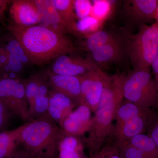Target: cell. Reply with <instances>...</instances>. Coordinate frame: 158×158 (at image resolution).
<instances>
[{
    "label": "cell",
    "instance_id": "obj_1",
    "mask_svg": "<svg viewBox=\"0 0 158 158\" xmlns=\"http://www.w3.org/2000/svg\"><path fill=\"white\" fill-rule=\"evenodd\" d=\"M8 29L19 43L30 62L35 65H44L76 51L73 43L65 34H58L39 25L23 27L12 22Z\"/></svg>",
    "mask_w": 158,
    "mask_h": 158
},
{
    "label": "cell",
    "instance_id": "obj_2",
    "mask_svg": "<svg viewBox=\"0 0 158 158\" xmlns=\"http://www.w3.org/2000/svg\"><path fill=\"white\" fill-rule=\"evenodd\" d=\"M124 76L120 73L108 76L86 140L90 155L99 151L112 132L113 122L124 99Z\"/></svg>",
    "mask_w": 158,
    "mask_h": 158
},
{
    "label": "cell",
    "instance_id": "obj_3",
    "mask_svg": "<svg viewBox=\"0 0 158 158\" xmlns=\"http://www.w3.org/2000/svg\"><path fill=\"white\" fill-rule=\"evenodd\" d=\"M66 135L48 116L25 123L19 138L22 152L30 158H56L60 142Z\"/></svg>",
    "mask_w": 158,
    "mask_h": 158
},
{
    "label": "cell",
    "instance_id": "obj_4",
    "mask_svg": "<svg viewBox=\"0 0 158 158\" xmlns=\"http://www.w3.org/2000/svg\"><path fill=\"white\" fill-rule=\"evenodd\" d=\"M123 90L125 100L146 109L158 106V87L150 67L125 75Z\"/></svg>",
    "mask_w": 158,
    "mask_h": 158
},
{
    "label": "cell",
    "instance_id": "obj_5",
    "mask_svg": "<svg viewBox=\"0 0 158 158\" xmlns=\"http://www.w3.org/2000/svg\"><path fill=\"white\" fill-rule=\"evenodd\" d=\"M158 53V24L141 26L131 39L129 59L133 70L150 67Z\"/></svg>",
    "mask_w": 158,
    "mask_h": 158
},
{
    "label": "cell",
    "instance_id": "obj_6",
    "mask_svg": "<svg viewBox=\"0 0 158 158\" xmlns=\"http://www.w3.org/2000/svg\"><path fill=\"white\" fill-rule=\"evenodd\" d=\"M0 100L13 115L23 121H33L29 113L23 82L19 79L0 78Z\"/></svg>",
    "mask_w": 158,
    "mask_h": 158
},
{
    "label": "cell",
    "instance_id": "obj_7",
    "mask_svg": "<svg viewBox=\"0 0 158 158\" xmlns=\"http://www.w3.org/2000/svg\"><path fill=\"white\" fill-rule=\"evenodd\" d=\"M132 35L129 31L90 53L89 57L97 65L106 66L110 64L119 65L129 61L130 44Z\"/></svg>",
    "mask_w": 158,
    "mask_h": 158
},
{
    "label": "cell",
    "instance_id": "obj_8",
    "mask_svg": "<svg viewBox=\"0 0 158 158\" xmlns=\"http://www.w3.org/2000/svg\"><path fill=\"white\" fill-rule=\"evenodd\" d=\"M158 0H126L123 2L122 14L127 25L130 28L139 27L156 19Z\"/></svg>",
    "mask_w": 158,
    "mask_h": 158
},
{
    "label": "cell",
    "instance_id": "obj_9",
    "mask_svg": "<svg viewBox=\"0 0 158 158\" xmlns=\"http://www.w3.org/2000/svg\"><path fill=\"white\" fill-rule=\"evenodd\" d=\"M109 75L98 68L80 76L81 102L92 113L96 111Z\"/></svg>",
    "mask_w": 158,
    "mask_h": 158
},
{
    "label": "cell",
    "instance_id": "obj_10",
    "mask_svg": "<svg viewBox=\"0 0 158 158\" xmlns=\"http://www.w3.org/2000/svg\"><path fill=\"white\" fill-rule=\"evenodd\" d=\"M98 68L89 56L84 58L65 55L56 59L53 65L52 73L80 77Z\"/></svg>",
    "mask_w": 158,
    "mask_h": 158
},
{
    "label": "cell",
    "instance_id": "obj_11",
    "mask_svg": "<svg viewBox=\"0 0 158 158\" xmlns=\"http://www.w3.org/2000/svg\"><path fill=\"white\" fill-rule=\"evenodd\" d=\"M92 113L86 105H79L65 118L61 126L65 135L77 137L89 132L92 125Z\"/></svg>",
    "mask_w": 158,
    "mask_h": 158
},
{
    "label": "cell",
    "instance_id": "obj_12",
    "mask_svg": "<svg viewBox=\"0 0 158 158\" xmlns=\"http://www.w3.org/2000/svg\"><path fill=\"white\" fill-rule=\"evenodd\" d=\"M10 13L13 23L28 27L39 24L40 16L35 0H13Z\"/></svg>",
    "mask_w": 158,
    "mask_h": 158
},
{
    "label": "cell",
    "instance_id": "obj_13",
    "mask_svg": "<svg viewBox=\"0 0 158 158\" xmlns=\"http://www.w3.org/2000/svg\"><path fill=\"white\" fill-rule=\"evenodd\" d=\"M152 111L149 114L131 117L115 124V143L119 145L128 142L135 136L145 133L148 119Z\"/></svg>",
    "mask_w": 158,
    "mask_h": 158
},
{
    "label": "cell",
    "instance_id": "obj_14",
    "mask_svg": "<svg viewBox=\"0 0 158 158\" xmlns=\"http://www.w3.org/2000/svg\"><path fill=\"white\" fill-rule=\"evenodd\" d=\"M48 84L54 91L69 98L77 105L81 102L80 77L69 76L49 73Z\"/></svg>",
    "mask_w": 158,
    "mask_h": 158
},
{
    "label": "cell",
    "instance_id": "obj_15",
    "mask_svg": "<svg viewBox=\"0 0 158 158\" xmlns=\"http://www.w3.org/2000/svg\"><path fill=\"white\" fill-rule=\"evenodd\" d=\"M77 104L64 94L53 91L49 92L48 116L61 127L64 120Z\"/></svg>",
    "mask_w": 158,
    "mask_h": 158
},
{
    "label": "cell",
    "instance_id": "obj_16",
    "mask_svg": "<svg viewBox=\"0 0 158 158\" xmlns=\"http://www.w3.org/2000/svg\"><path fill=\"white\" fill-rule=\"evenodd\" d=\"M39 11V25L58 33L65 34L67 32L59 16L53 0H35Z\"/></svg>",
    "mask_w": 158,
    "mask_h": 158
},
{
    "label": "cell",
    "instance_id": "obj_17",
    "mask_svg": "<svg viewBox=\"0 0 158 158\" xmlns=\"http://www.w3.org/2000/svg\"><path fill=\"white\" fill-rule=\"evenodd\" d=\"M25 125L0 132V158H14L20 153L19 136Z\"/></svg>",
    "mask_w": 158,
    "mask_h": 158
},
{
    "label": "cell",
    "instance_id": "obj_18",
    "mask_svg": "<svg viewBox=\"0 0 158 158\" xmlns=\"http://www.w3.org/2000/svg\"><path fill=\"white\" fill-rule=\"evenodd\" d=\"M127 31L125 29L116 31L114 30H98L86 36V39L82 45L84 49L90 53L112 42Z\"/></svg>",
    "mask_w": 158,
    "mask_h": 158
},
{
    "label": "cell",
    "instance_id": "obj_19",
    "mask_svg": "<svg viewBox=\"0 0 158 158\" xmlns=\"http://www.w3.org/2000/svg\"><path fill=\"white\" fill-rule=\"evenodd\" d=\"M73 0H53L54 5L67 32L78 35L77 30V18L74 9Z\"/></svg>",
    "mask_w": 158,
    "mask_h": 158
},
{
    "label": "cell",
    "instance_id": "obj_20",
    "mask_svg": "<svg viewBox=\"0 0 158 158\" xmlns=\"http://www.w3.org/2000/svg\"><path fill=\"white\" fill-rule=\"evenodd\" d=\"M60 158H84V148L77 137L65 135L59 146Z\"/></svg>",
    "mask_w": 158,
    "mask_h": 158
},
{
    "label": "cell",
    "instance_id": "obj_21",
    "mask_svg": "<svg viewBox=\"0 0 158 158\" xmlns=\"http://www.w3.org/2000/svg\"><path fill=\"white\" fill-rule=\"evenodd\" d=\"M48 78L40 85L34 101V108L31 113V118L34 120L48 116L49 102L48 82Z\"/></svg>",
    "mask_w": 158,
    "mask_h": 158
},
{
    "label": "cell",
    "instance_id": "obj_22",
    "mask_svg": "<svg viewBox=\"0 0 158 158\" xmlns=\"http://www.w3.org/2000/svg\"><path fill=\"white\" fill-rule=\"evenodd\" d=\"M142 151L148 158H158V148L153 140L146 134L135 136L128 141Z\"/></svg>",
    "mask_w": 158,
    "mask_h": 158
},
{
    "label": "cell",
    "instance_id": "obj_23",
    "mask_svg": "<svg viewBox=\"0 0 158 158\" xmlns=\"http://www.w3.org/2000/svg\"><path fill=\"white\" fill-rule=\"evenodd\" d=\"M47 79V77L45 75L38 74L31 77L23 82L25 87L26 95L28 104L30 116L33 111L35 98L37 96L40 87L44 81Z\"/></svg>",
    "mask_w": 158,
    "mask_h": 158
},
{
    "label": "cell",
    "instance_id": "obj_24",
    "mask_svg": "<svg viewBox=\"0 0 158 158\" xmlns=\"http://www.w3.org/2000/svg\"><path fill=\"white\" fill-rule=\"evenodd\" d=\"M100 24V20L90 15L79 20L77 22V30L79 34H84L87 36L98 31L97 29Z\"/></svg>",
    "mask_w": 158,
    "mask_h": 158
},
{
    "label": "cell",
    "instance_id": "obj_25",
    "mask_svg": "<svg viewBox=\"0 0 158 158\" xmlns=\"http://www.w3.org/2000/svg\"><path fill=\"white\" fill-rule=\"evenodd\" d=\"M6 48L9 54L18 59L24 65L30 62L19 43L14 37L8 41Z\"/></svg>",
    "mask_w": 158,
    "mask_h": 158
},
{
    "label": "cell",
    "instance_id": "obj_26",
    "mask_svg": "<svg viewBox=\"0 0 158 158\" xmlns=\"http://www.w3.org/2000/svg\"><path fill=\"white\" fill-rule=\"evenodd\" d=\"M90 158H121L118 145L115 142L104 144L99 151L90 155Z\"/></svg>",
    "mask_w": 158,
    "mask_h": 158
},
{
    "label": "cell",
    "instance_id": "obj_27",
    "mask_svg": "<svg viewBox=\"0 0 158 158\" xmlns=\"http://www.w3.org/2000/svg\"><path fill=\"white\" fill-rule=\"evenodd\" d=\"M118 146L121 158H148L142 151L129 142Z\"/></svg>",
    "mask_w": 158,
    "mask_h": 158
},
{
    "label": "cell",
    "instance_id": "obj_28",
    "mask_svg": "<svg viewBox=\"0 0 158 158\" xmlns=\"http://www.w3.org/2000/svg\"><path fill=\"white\" fill-rule=\"evenodd\" d=\"M145 133L153 140L158 148V110H153L148 119Z\"/></svg>",
    "mask_w": 158,
    "mask_h": 158
},
{
    "label": "cell",
    "instance_id": "obj_29",
    "mask_svg": "<svg viewBox=\"0 0 158 158\" xmlns=\"http://www.w3.org/2000/svg\"><path fill=\"white\" fill-rule=\"evenodd\" d=\"M73 6L75 12L79 19L88 17L91 13L92 3L89 0H74Z\"/></svg>",
    "mask_w": 158,
    "mask_h": 158
},
{
    "label": "cell",
    "instance_id": "obj_30",
    "mask_svg": "<svg viewBox=\"0 0 158 158\" xmlns=\"http://www.w3.org/2000/svg\"><path fill=\"white\" fill-rule=\"evenodd\" d=\"M92 5L91 13H93L94 17L98 19L105 17L110 9V2L105 1H94Z\"/></svg>",
    "mask_w": 158,
    "mask_h": 158
},
{
    "label": "cell",
    "instance_id": "obj_31",
    "mask_svg": "<svg viewBox=\"0 0 158 158\" xmlns=\"http://www.w3.org/2000/svg\"><path fill=\"white\" fill-rule=\"evenodd\" d=\"M13 115L6 105L0 100V132L7 131L10 119Z\"/></svg>",
    "mask_w": 158,
    "mask_h": 158
},
{
    "label": "cell",
    "instance_id": "obj_32",
    "mask_svg": "<svg viewBox=\"0 0 158 158\" xmlns=\"http://www.w3.org/2000/svg\"><path fill=\"white\" fill-rule=\"evenodd\" d=\"M7 65L10 72L17 74L22 71L23 67L24 66L18 59L10 54H9L8 56Z\"/></svg>",
    "mask_w": 158,
    "mask_h": 158
},
{
    "label": "cell",
    "instance_id": "obj_33",
    "mask_svg": "<svg viewBox=\"0 0 158 158\" xmlns=\"http://www.w3.org/2000/svg\"><path fill=\"white\" fill-rule=\"evenodd\" d=\"M12 1L0 0V23H5L6 20L5 13L9 5H11Z\"/></svg>",
    "mask_w": 158,
    "mask_h": 158
},
{
    "label": "cell",
    "instance_id": "obj_34",
    "mask_svg": "<svg viewBox=\"0 0 158 158\" xmlns=\"http://www.w3.org/2000/svg\"><path fill=\"white\" fill-rule=\"evenodd\" d=\"M151 67H152L153 76L154 78L157 85L158 83V53L156 58H155L154 60L153 61Z\"/></svg>",
    "mask_w": 158,
    "mask_h": 158
},
{
    "label": "cell",
    "instance_id": "obj_35",
    "mask_svg": "<svg viewBox=\"0 0 158 158\" xmlns=\"http://www.w3.org/2000/svg\"><path fill=\"white\" fill-rule=\"evenodd\" d=\"M14 158H30L28 157L27 156L25 155L22 152H21L17 156Z\"/></svg>",
    "mask_w": 158,
    "mask_h": 158
},
{
    "label": "cell",
    "instance_id": "obj_36",
    "mask_svg": "<svg viewBox=\"0 0 158 158\" xmlns=\"http://www.w3.org/2000/svg\"><path fill=\"white\" fill-rule=\"evenodd\" d=\"M156 20L157 21V23L158 24V5L157 7L156 11Z\"/></svg>",
    "mask_w": 158,
    "mask_h": 158
},
{
    "label": "cell",
    "instance_id": "obj_37",
    "mask_svg": "<svg viewBox=\"0 0 158 158\" xmlns=\"http://www.w3.org/2000/svg\"><path fill=\"white\" fill-rule=\"evenodd\" d=\"M157 85H158V83H157Z\"/></svg>",
    "mask_w": 158,
    "mask_h": 158
}]
</instances>
